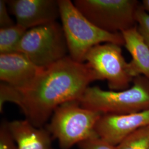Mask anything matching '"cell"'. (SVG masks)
Returning a JSON list of instances; mask_svg holds the SVG:
<instances>
[{"instance_id": "cell-1", "label": "cell", "mask_w": 149, "mask_h": 149, "mask_svg": "<svg viewBox=\"0 0 149 149\" xmlns=\"http://www.w3.org/2000/svg\"><path fill=\"white\" fill-rule=\"evenodd\" d=\"M98 76L87 64L66 56L44 68L32 85L22 90L0 84V112L6 102L19 107L26 119L44 128L55 109L68 102L80 101L86 89Z\"/></svg>"}, {"instance_id": "cell-2", "label": "cell", "mask_w": 149, "mask_h": 149, "mask_svg": "<svg viewBox=\"0 0 149 149\" xmlns=\"http://www.w3.org/2000/svg\"><path fill=\"white\" fill-rule=\"evenodd\" d=\"M58 2L69 56L75 61L83 63L91 49L102 43L124 45L122 33H111L96 27L70 0H58Z\"/></svg>"}, {"instance_id": "cell-3", "label": "cell", "mask_w": 149, "mask_h": 149, "mask_svg": "<svg viewBox=\"0 0 149 149\" xmlns=\"http://www.w3.org/2000/svg\"><path fill=\"white\" fill-rule=\"evenodd\" d=\"M133 85L122 91H106L89 86L80 100L81 106L102 114H125L149 108V80L143 76L134 79Z\"/></svg>"}, {"instance_id": "cell-4", "label": "cell", "mask_w": 149, "mask_h": 149, "mask_svg": "<svg viewBox=\"0 0 149 149\" xmlns=\"http://www.w3.org/2000/svg\"><path fill=\"white\" fill-rule=\"evenodd\" d=\"M101 113L81 106L80 101L68 102L58 107L46 125L61 149H71L86 139L98 136L96 123Z\"/></svg>"}, {"instance_id": "cell-5", "label": "cell", "mask_w": 149, "mask_h": 149, "mask_svg": "<svg viewBox=\"0 0 149 149\" xmlns=\"http://www.w3.org/2000/svg\"><path fill=\"white\" fill-rule=\"evenodd\" d=\"M17 52L23 54L41 68L66 58L69 51L61 25L55 22L27 30Z\"/></svg>"}, {"instance_id": "cell-6", "label": "cell", "mask_w": 149, "mask_h": 149, "mask_svg": "<svg viewBox=\"0 0 149 149\" xmlns=\"http://www.w3.org/2000/svg\"><path fill=\"white\" fill-rule=\"evenodd\" d=\"M80 12L96 27L111 33H121L137 26L136 0H75Z\"/></svg>"}, {"instance_id": "cell-7", "label": "cell", "mask_w": 149, "mask_h": 149, "mask_svg": "<svg viewBox=\"0 0 149 149\" xmlns=\"http://www.w3.org/2000/svg\"><path fill=\"white\" fill-rule=\"evenodd\" d=\"M121 47L113 43L97 45L91 49L85 60L99 80L107 81L112 91L128 89L135 79L129 63L123 55Z\"/></svg>"}, {"instance_id": "cell-8", "label": "cell", "mask_w": 149, "mask_h": 149, "mask_svg": "<svg viewBox=\"0 0 149 149\" xmlns=\"http://www.w3.org/2000/svg\"><path fill=\"white\" fill-rule=\"evenodd\" d=\"M149 125V108L125 114H102L95 132L100 138L117 146L131 134Z\"/></svg>"}, {"instance_id": "cell-9", "label": "cell", "mask_w": 149, "mask_h": 149, "mask_svg": "<svg viewBox=\"0 0 149 149\" xmlns=\"http://www.w3.org/2000/svg\"><path fill=\"white\" fill-rule=\"evenodd\" d=\"M6 3L16 23L27 30L56 22L58 0H9Z\"/></svg>"}, {"instance_id": "cell-10", "label": "cell", "mask_w": 149, "mask_h": 149, "mask_svg": "<svg viewBox=\"0 0 149 149\" xmlns=\"http://www.w3.org/2000/svg\"><path fill=\"white\" fill-rule=\"evenodd\" d=\"M43 69L21 53L0 54V80L17 90L29 87Z\"/></svg>"}, {"instance_id": "cell-11", "label": "cell", "mask_w": 149, "mask_h": 149, "mask_svg": "<svg viewBox=\"0 0 149 149\" xmlns=\"http://www.w3.org/2000/svg\"><path fill=\"white\" fill-rule=\"evenodd\" d=\"M18 149H54L53 137L46 128H38L25 120L8 122Z\"/></svg>"}, {"instance_id": "cell-12", "label": "cell", "mask_w": 149, "mask_h": 149, "mask_svg": "<svg viewBox=\"0 0 149 149\" xmlns=\"http://www.w3.org/2000/svg\"><path fill=\"white\" fill-rule=\"evenodd\" d=\"M124 46L132 55L129 63L132 74L135 78L143 76L149 80V47L136 26L121 33Z\"/></svg>"}, {"instance_id": "cell-13", "label": "cell", "mask_w": 149, "mask_h": 149, "mask_svg": "<svg viewBox=\"0 0 149 149\" xmlns=\"http://www.w3.org/2000/svg\"><path fill=\"white\" fill-rule=\"evenodd\" d=\"M27 29L16 23L0 28V54L17 52V49Z\"/></svg>"}, {"instance_id": "cell-14", "label": "cell", "mask_w": 149, "mask_h": 149, "mask_svg": "<svg viewBox=\"0 0 149 149\" xmlns=\"http://www.w3.org/2000/svg\"><path fill=\"white\" fill-rule=\"evenodd\" d=\"M149 146V125L129 135L117 146V149H148Z\"/></svg>"}, {"instance_id": "cell-15", "label": "cell", "mask_w": 149, "mask_h": 149, "mask_svg": "<svg viewBox=\"0 0 149 149\" xmlns=\"http://www.w3.org/2000/svg\"><path fill=\"white\" fill-rule=\"evenodd\" d=\"M136 19L139 31L146 42H149V15L140 5L136 12Z\"/></svg>"}, {"instance_id": "cell-16", "label": "cell", "mask_w": 149, "mask_h": 149, "mask_svg": "<svg viewBox=\"0 0 149 149\" xmlns=\"http://www.w3.org/2000/svg\"><path fill=\"white\" fill-rule=\"evenodd\" d=\"M0 149H18L7 121L1 123L0 127Z\"/></svg>"}, {"instance_id": "cell-17", "label": "cell", "mask_w": 149, "mask_h": 149, "mask_svg": "<svg viewBox=\"0 0 149 149\" xmlns=\"http://www.w3.org/2000/svg\"><path fill=\"white\" fill-rule=\"evenodd\" d=\"M80 149H117L116 146L109 144L98 136L86 139L78 144Z\"/></svg>"}, {"instance_id": "cell-18", "label": "cell", "mask_w": 149, "mask_h": 149, "mask_svg": "<svg viewBox=\"0 0 149 149\" xmlns=\"http://www.w3.org/2000/svg\"><path fill=\"white\" fill-rule=\"evenodd\" d=\"M15 24L11 19L8 11L6 1L0 0V27L5 28Z\"/></svg>"}, {"instance_id": "cell-19", "label": "cell", "mask_w": 149, "mask_h": 149, "mask_svg": "<svg viewBox=\"0 0 149 149\" xmlns=\"http://www.w3.org/2000/svg\"><path fill=\"white\" fill-rule=\"evenodd\" d=\"M141 6L145 11L149 12V0H143L141 3Z\"/></svg>"}, {"instance_id": "cell-20", "label": "cell", "mask_w": 149, "mask_h": 149, "mask_svg": "<svg viewBox=\"0 0 149 149\" xmlns=\"http://www.w3.org/2000/svg\"><path fill=\"white\" fill-rule=\"evenodd\" d=\"M146 43H147V44H148V45L149 46V42H146Z\"/></svg>"}, {"instance_id": "cell-21", "label": "cell", "mask_w": 149, "mask_h": 149, "mask_svg": "<svg viewBox=\"0 0 149 149\" xmlns=\"http://www.w3.org/2000/svg\"><path fill=\"white\" fill-rule=\"evenodd\" d=\"M148 149H149V148H148Z\"/></svg>"}]
</instances>
